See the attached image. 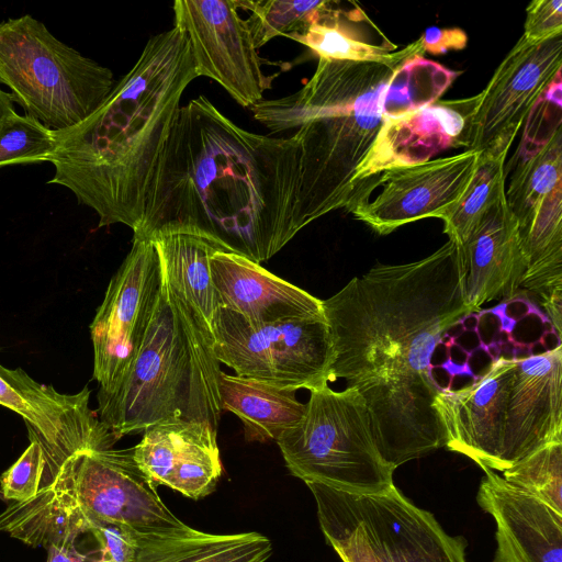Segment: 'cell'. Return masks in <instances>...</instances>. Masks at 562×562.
Here are the masks:
<instances>
[{
	"label": "cell",
	"mask_w": 562,
	"mask_h": 562,
	"mask_svg": "<svg viewBox=\"0 0 562 562\" xmlns=\"http://www.w3.org/2000/svg\"><path fill=\"white\" fill-rule=\"evenodd\" d=\"M300 145L244 130L204 95L181 105L133 237L187 233L257 263L301 229Z\"/></svg>",
	"instance_id": "6da1fadb"
},
{
	"label": "cell",
	"mask_w": 562,
	"mask_h": 562,
	"mask_svg": "<svg viewBox=\"0 0 562 562\" xmlns=\"http://www.w3.org/2000/svg\"><path fill=\"white\" fill-rule=\"evenodd\" d=\"M199 76L186 33L153 35L135 65L83 122L54 131L48 183L69 189L99 216V227L142 221L158 159L189 85Z\"/></svg>",
	"instance_id": "7a4b0ae2"
},
{
	"label": "cell",
	"mask_w": 562,
	"mask_h": 562,
	"mask_svg": "<svg viewBox=\"0 0 562 562\" xmlns=\"http://www.w3.org/2000/svg\"><path fill=\"white\" fill-rule=\"evenodd\" d=\"M322 303L334 350L328 382L341 378L347 386L386 380L438 392L434 352L473 313L450 239L417 261L378 263Z\"/></svg>",
	"instance_id": "3957f363"
},
{
	"label": "cell",
	"mask_w": 562,
	"mask_h": 562,
	"mask_svg": "<svg viewBox=\"0 0 562 562\" xmlns=\"http://www.w3.org/2000/svg\"><path fill=\"white\" fill-rule=\"evenodd\" d=\"M398 67L318 58L300 90L249 108L272 134L294 132L299 142L302 228L360 202L353 177L384 123L383 93Z\"/></svg>",
	"instance_id": "277c9868"
},
{
	"label": "cell",
	"mask_w": 562,
	"mask_h": 562,
	"mask_svg": "<svg viewBox=\"0 0 562 562\" xmlns=\"http://www.w3.org/2000/svg\"><path fill=\"white\" fill-rule=\"evenodd\" d=\"M222 372L211 326L164 273L142 347L120 382L98 392L97 414L117 439L171 420L217 430Z\"/></svg>",
	"instance_id": "5b68a950"
},
{
	"label": "cell",
	"mask_w": 562,
	"mask_h": 562,
	"mask_svg": "<svg viewBox=\"0 0 562 562\" xmlns=\"http://www.w3.org/2000/svg\"><path fill=\"white\" fill-rule=\"evenodd\" d=\"M0 83L53 131L88 119L115 86L113 72L58 41L26 14L0 23Z\"/></svg>",
	"instance_id": "8992f818"
},
{
	"label": "cell",
	"mask_w": 562,
	"mask_h": 562,
	"mask_svg": "<svg viewBox=\"0 0 562 562\" xmlns=\"http://www.w3.org/2000/svg\"><path fill=\"white\" fill-rule=\"evenodd\" d=\"M277 443L292 475L355 495L390 490L395 468L380 454L363 396L356 386L310 391L301 419Z\"/></svg>",
	"instance_id": "52a82bcc"
},
{
	"label": "cell",
	"mask_w": 562,
	"mask_h": 562,
	"mask_svg": "<svg viewBox=\"0 0 562 562\" xmlns=\"http://www.w3.org/2000/svg\"><path fill=\"white\" fill-rule=\"evenodd\" d=\"M211 330L218 361L236 375L295 391L328 384L334 350L324 314L251 326L239 314L217 307Z\"/></svg>",
	"instance_id": "ba28073f"
},
{
	"label": "cell",
	"mask_w": 562,
	"mask_h": 562,
	"mask_svg": "<svg viewBox=\"0 0 562 562\" xmlns=\"http://www.w3.org/2000/svg\"><path fill=\"white\" fill-rule=\"evenodd\" d=\"M50 487L66 493L91 526L113 525L137 540L194 529L164 504L137 467L133 448L78 452L64 462Z\"/></svg>",
	"instance_id": "9c48e42d"
},
{
	"label": "cell",
	"mask_w": 562,
	"mask_h": 562,
	"mask_svg": "<svg viewBox=\"0 0 562 562\" xmlns=\"http://www.w3.org/2000/svg\"><path fill=\"white\" fill-rule=\"evenodd\" d=\"M164 272L155 241L133 237L90 325L93 378L110 392L135 360L155 314Z\"/></svg>",
	"instance_id": "30bf717a"
},
{
	"label": "cell",
	"mask_w": 562,
	"mask_h": 562,
	"mask_svg": "<svg viewBox=\"0 0 562 562\" xmlns=\"http://www.w3.org/2000/svg\"><path fill=\"white\" fill-rule=\"evenodd\" d=\"M90 390L64 394L21 368L0 364V405L19 414L29 438L40 441L44 470L38 491L53 485L64 462L78 452L111 449L119 440L89 406Z\"/></svg>",
	"instance_id": "8fae6325"
},
{
	"label": "cell",
	"mask_w": 562,
	"mask_h": 562,
	"mask_svg": "<svg viewBox=\"0 0 562 562\" xmlns=\"http://www.w3.org/2000/svg\"><path fill=\"white\" fill-rule=\"evenodd\" d=\"M175 25L189 41L199 77L215 80L241 106L260 102L277 74L262 70L246 19L235 0H177Z\"/></svg>",
	"instance_id": "7c38bea8"
},
{
	"label": "cell",
	"mask_w": 562,
	"mask_h": 562,
	"mask_svg": "<svg viewBox=\"0 0 562 562\" xmlns=\"http://www.w3.org/2000/svg\"><path fill=\"white\" fill-rule=\"evenodd\" d=\"M562 66V34L530 43L522 35L475 97L465 149L509 150L525 119Z\"/></svg>",
	"instance_id": "4fadbf2b"
},
{
	"label": "cell",
	"mask_w": 562,
	"mask_h": 562,
	"mask_svg": "<svg viewBox=\"0 0 562 562\" xmlns=\"http://www.w3.org/2000/svg\"><path fill=\"white\" fill-rule=\"evenodd\" d=\"M480 155L465 149L450 157L385 170L372 186V191L380 188L376 198L350 212L380 235L428 217L443 221L463 195Z\"/></svg>",
	"instance_id": "5bb4252c"
},
{
	"label": "cell",
	"mask_w": 562,
	"mask_h": 562,
	"mask_svg": "<svg viewBox=\"0 0 562 562\" xmlns=\"http://www.w3.org/2000/svg\"><path fill=\"white\" fill-rule=\"evenodd\" d=\"M515 359L501 357L460 389L441 387L432 408L445 434V447L483 470L504 471L507 402Z\"/></svg>",
	"instance_id": "9a60e30c"
},
{
	"label": "cell",
	"mask_w": 562,
	"mask_h": 562,
	"mask_svg": "<svg viewBox=\"0 0 562 562\" xmlns=\"http://www.w3.org/2000/svg\"><path fill=\"white\" fill-rule=\"evenodd\" d=\"M339 492L378 562H468L467 541L448 535L395 484L374 495Z\"/></svg>",
	"instance_id": "2e32d148"
},
{
	"label": "cell",
	"mask_w": 562,
	"mask_h": 562,
	"mask_svg": "<svg viewBox=\"0 0 562 562\" xmlns=\"http://www.w3.org/2000/svg\"><path fill=\"white\" fill-rule=\"evenodd\" d=\"M475 97L437 101L409 114L385 120L353 177L361 204L383 171L424 164L450 147H465ZM357 204V205H358Z\"/></svg>",
	"instance_id": "e0dca14e"
},
{
	"label": "cell",
	"mask_w": 562,
	"mask_h": 562,
	"mask_svg": "<svg viewBox=\"0 0 562 562\" xmlns=\"http://www.w3.org/2000/svg\"><path fill=\"white\" fill-rule=\"evenodd\" d=\"M457 246L459 283L465 305L516 295L527 268L519 223L503 193L464 244Z\"/></svg>",
	"instance_id": "ac0fdd59"
},
{
	"label": "cell",
	"mask_w": 562,
	"mask_h": 562,
	"mask_svg": "<svg viewBox=\"0 0 562 562\" xmlns=\"http://www.w3.org/2000/svg\"><path fill=\"white\" fill-rule=\"evenodd\" d=\"M562 440V346L515 358L507 402L503 464L513 467L551 441Z\"/></svg>",
	"instance_id": "d6986e66"
},
{
	"label": "cell",
	"mask_w": 562,
	"mask_h": 562,
	"mask_svg": "<svg viewBox=\"0 0 562 562\" xmlns=\"http://www.w3.org/2000/svg\"><path fill=\"white\" fill-rule=\"evenodd\" d=\"M216 434L204 423L155 424L143 431L133 457L155 487L165 485L200 499L215 488L223 471Z\"/></svg>",
	"instance_id": "ffe728a7"
},
{
	"label": "cell",
	"mask_w": 562,
	"mask_h": 562,
	"mask_svg": "<svg viewBox=\"0 0 562 562\" xmlns=\"http://www.w3.org/2000/svg\"><path fill=\"white\" fill-rule=\"evenodd\" d=\"M476 501L496 522L492 562H562V514L484 470Z\"/></svg>",
	"instance_id": "44dd1931"
},
{
	"label": "cell",
	"mask_w": 562,
	"mask_h": 562,
	"mask_svg": "<svg viewBox=\"0 0 562 562\" xmlns=\"http://www.w3.org/2000/svg\"><path fill=\"white\" fill-rule=\"evenodd\" d=\"M210 271L217 306L239 314L251 326L324 314L321 300L244 256L216 251Z\"/></svg>",
	"instance_id": "7402d4cb"
},
{
	"label": "cell",
	"mask_w": 562,
	"mask_h": 562,
	"mask_svg": "<svg viewBox=\"0 0 562 562\" xmlns=\"http://www.w3.org/2000/svg\"><path fill=\"white\" fill-rule=\"evenodd\" d=\"M220 396L222 409L241 420L247 441L277 440L301 419L305 409L295 390L224 372L220 376Z\"/></svg>",
	"instance_id": "603a6c76"
},
{
	"label": "cell",
	"mask_w": 562,
	"mask_h": 562,
	"mask_svg": "<svg viewBox=\"0 0 562 562\" xmlns=\"http://www.w3.org/2000/svg\"><path fill=\"white\" fill-rule=\"evenodd\" d=\"M89 526L72 499L52 487L13 502L0 514V531L32 547L57 548L68 558L75 537Z\"/></svg>",
	"instance_id": "cb8c5ba5"
},
{
	"label": "cell",
	"mask_w": 562,
	"mask_h": 562,
	"mask_svg": "<svg viewBox=\"0 0 562 562\" xmlns=\"http://www.w3.org/2000/svg\"><path fill=\"white\" fill-rule=\"evenodd\" d=\"M134 562H265L272 553L266 536L256 532L186 535L139 539Z\"/></svg>",
	"instance_id": "d4e9b609"
},
{
	"label": "cell",
	"mask_w": 562,
	"mask_h": 562,
	"mask_svg": "<svg viewBox=\"0 0 562 562\" xmlns=\"http://www.w3.org/2000/svg\"><path fill=\"white\" fill-rule=\"evenodd\" d=\"M158 249L166 278L200 311L211 326L217 310L212 284L210 259L220 250L216 241L187 233L151 238Z\"/></svg>",
	"instance_id": "484cf974"
},
{
	"label": "cell",
	"mask_w": 562,
	"mask_h": 562,
	"mask_svg": "<svg viewBox=\"0 0 562 562\" xmlns=\"http://www.w3.org/2000/svg\"><path fill=\"white\" fill-rule=\"evenodd\" d=\"M331 4L304 33L291 38L311 48L318 58L401 66L409 58L425 53L420 38L397 52L364 41L346 22L348 13Z\"/></svg>",
	"instance_id": "4316f807"
},
{
	"label": "cell",
	"mask_w": 562,
	"mask_h": 562,
	"mask_svg": "<svg viewBox=\"0 0 562 562\" xmlns=\"http://www.w3.org/2000/svg\"><path fill=\"white\" fill-rule=\"evenodd\" d=\"M460 72L416 55L393 72L382 100L383 120L396 119L434 104Z\"/></svg>",
	"instance_id": "83f0119b"
},
{
	"label": "cell",
	"mask_w": 562,
	"mask_h": 562,
	"mask_svg": "<svg viewBox=\"0 0 562 562\" xmlns=\"http://www.w3.org/2000/svg\"><path fill=\"white\" fill-rule=\"evenodd\" d=\"M559 187H562L561 126L517 166L505 196L518 222H521Z\"/></svg>",
	"instance_id": "f1b7e54d"
},
{
	"label": "cell",
	"mask_w": 562,
	"mask_h": 562,
	"mask_svg": "<svg viewBox=\"0 0 562 562\" xmlns=\"http://www.w3.org/2000/svg\"><path fill=\"white\" fill-rule=\"evenodd\" d=\"M507 150L482 151L460 201L443 220V232L460 246L472 234L483 215L505 193Z\"/></svg>",
	"instance_id": "f546056e"
},
{
	"label": "cell",
	"mask_w": 562,
	"mask_h": 562,
	"mask_svg": "<svg viewBox=\"0 0 562 562\" xmlns=\"http://www.w3.org/2000/svg\"><path fill=\"white\" fill-rule=\"evenodd\" d=\"M330 1L324 0H235L246 19L257 49L278 36L292 38L304 33Z\"/></svg>",
	"instance_id": "4dcf8cb0"
},
{
	"label": "cell",
	"mask_w": 562,
	"mask_h": 562,
	"mask_svg": "<svg viewBox=\"0 0 562 562\" xmlns=\"http://www.w3.org/2000/svg\"><path fill=\"white\" fill-rule=\"evenodd\" d=\"M306 485L316 502L321 529L342 562H378L340 492L318 483Z\"/></svg>",
	"instance_id": "1f68e13d"
},
{
	"label": "cell",
	"mask_w": 562,
	"mask_h": 562,
	"mask_svg": "<svg viewBox=\"0 0 562 562\" xmlns=\"http://www.w3.org/2000/svg\"><path fill=\"white\" fill-rule=\"evenodd\" d=\"M503 479L562 514V440L546 443L504 470Z\"/></svg>",
	"instance_id": "d6a6232c"
},
{
	"label": "cell",
	"mask_w": 562,
	"mask_h": 562,
	"mask_svg": "<svg viewBox=\"0 0 562 562\" xmlns=\"http://www.w3.org/2000/svg\"><path fill=\"white\" fill-rule=\"evenodd\" d=\"M56 146L55 132L30 115L14 112L0 124V168L48 161Z\"/></svg>",
	"instance_id": "836d02e7"
},
{
	"label": "cell",
	"mask_w": 562,
	"mask_h": 562,
	"mask_svg": "<svg viewBox=\"0 0 562 562\" xmlns=\"http://www.w3.org/2000/svg\"><path fill=\"white\" fill-rule=\"evenodd\" d=\"M29 439V447L0 477L1 493L5 499L23 502L38 492L45 464L44 451L37 439Z\"/></svg>",
	"instance_id": "e575fe53"
},
{
	"label": "cell",
	"mask_w": 562,
	"mask_h": 562,
	"mask_svg": "<svg viewBox=\"0 0 562 562\" xmlns=\"http://www.w3.org/2000/svg\"><path fill=\"white\" fill-rule=\"evenodd\" d=\"M562 34V1L533 0L526 8L522 36L539 43Z\"/></svg>",
	"instance_id": "d590c367"
},
{
	"label": "cell",
	"mask_w": 562,
	"mask_h": 562,
	"mask_svg": "<svg viewBox=\"0 0 562 562\" xmlns=\"http://www.w3.org/2000/svg\"><path fill=\"white\" fill-rule=\"evenodd\" d=\"M91 527L100 541L104 562L135 561L138 542L132 532L113 525L100 524Z\"/></svg>",
	"instance_id": "8d00e7d4"
},
{
	"label": "cell",
	"mask_w": 562,
	"mask_h": 562,
	"mask_svg": "<svg viewBox=\"0 0 562 562\" xmlns=\"http://www.w3.org/2000/svg\"><path fill=\"white\" fill-rule=\"evenodd\" d=\"M425 52L434 55L445 54L450 49H462L467 46L468 36L458 27H428L419 37Z\"/></svg>",
	"instance_id": "74e56055"
},
{
	"label": "cell",
	"mask_w": 562,
	"mask_h": 562,
	"mask_svg": "<svg viewBox=\"0 0 562 562\" xmlns=\"http://www.w3.org/2000/svg\"><path fill=\"white\" fill-rule=\"evenodd\" d=\"M553 327L558 334L559 344H561V304H562V290L555 291L552 294L541 299Z\"/></svg>",
	"instance_id": "f35d334b"
},
{
	"label": "cell",
	"mask_w": 562,
	"mask_h": 562,
	"mask_svg": "<svg viewBox=\"0 0 562 562\" xmlns=\"http://www.w3.org/2000/svg\"><path fill=\"white\" fill-rule=\"evenodd\" d=\"M13 103L11 93L0 89V124L5 117L15 112Z\"/></svg>",
	"instance_id": "ab89813d"
},
{
	"label": "cell",
	"mask_w": 562,
	"mask_h": 562,
	"mask_svg": "<svg viewBox=\"0 0 562 562\" xmlns=\"http://www.w3.org/2000/svg\"><path fill=\"white\" fill-rule=\"evenodd\" d=\"M71 560L59 549L52 548L48 550L47 562H70Z\"/></svg>",
	"instance_id": "60d3db41"
},
{
	"label": "cell",
	"mask_w": 562,
	"mask_h": 562,
	"mask_svg": "<svg viewBox=\"0 0 562 562\" xmlns=\"http://www.w3.org/2000/svg\"><path fill=\"white\" fill-rule=\"evenodd\" d=\"M70 562H76V561H70Z\"/></svg>",
	"instance_id": "b9f144b4"
}]
</instances>
